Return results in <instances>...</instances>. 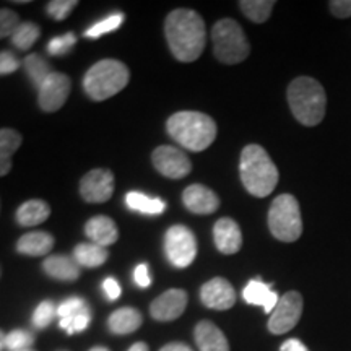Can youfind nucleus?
Returning a JSON list of instances; mask_svg holds the SVG:
<instances>
[{"label":"nucleus","mask_w":351,"mask_h":351,"mask_svg":"<svg viewBox=\"0 0 351 351\" xmlns=\"http://www.w3.org/2000/svg\"><path fill=\"white\" fill-rule=\"evenodd\" d=\"M166 41L179 62H195L207 43L205 21L199 13L187 8H178L165 21Z\"/></svg>","instance_id":"1"},{"label":"nucleus","mask_w":351,"mask_h":351,"mask_svg":"<svg viewBox=\"0 0 351 351\" xmlns=\"http://www.w3.org/2000/svg\"><path fill=\"white\" fill-rule=\"evenodd\" d=\"M169 137L191 152L207 150L217 138V124L212 117L197 111L176 112L166 122Z\"/></svg>","instance_id":"2"},{"label":"nucleus","mask_w":351,"mask_h":351,"mask_svg":"<svg viewBox=\"0 0 351 351\" xmlns=\"http://www.w3.org/2000/svg\"><path fill=\"white\" fill-rule=\"evenodd\" d=\"M239 174L251 195L267 197L278 184V169L261 145H247L241 153Z\"/></svg>","instance_id":"3"},{"label":"nucleus","mask_w":351,"mask_h":351,"mask_svg":"<svg viewBox=\"0 0 351 351\" xmlns=\"http://www.w3.org/2000/svg\"><path fill=\"white\" fill-rule=\"evenodd\" d=\"M288 104L302 125L314 127L326 117V90L315 78L298 77L288 86Z\"/></svg>","instance_id":"4"},{"label":"nucleus","mask_w":351,"mask_h":351,"mask_svg":"<svg viewBox=\"0 0 351 351\" xmlns=\"http://www.w3.org/2000/svg\"><path fill=\"white\" fill-rule=\"evenodd\" d=\"M130 72L125 64L116 59H103L85 73L83 90L88 98L104 101L124 90L129 83Z\"/></svg>","instance_id":"5"},{"label":"nucleus","mask_w":351,"mask_h":351,"mask_svg":"<svg viewBox=\"0 0 351 351\" xmlns=\"http://www.w3.org/2000/svg\"><path fill=\"white\" fill-rule=\"evenodd\" d=\"M213 54L221 64L234 65L247 59L251 46L243 28L231 19H223L212 29Z\"/></svg>","instance_id":"6"},{"label":"nucleus","mask_w":351,"mask_h":351,"mask_svg":"<svg viewBox=\"0 0 351 351\" xmlns=\"http://www.w3.org/2000/svg\"><path fill=\"white\" fill-rule=\"evenodd\" d=\"M270 232L282 243H295L302 234L301 208L296 197L282 194L271 202L269 210Z\"/></svg>","instance_id":"7"},{"label":"nucleus","mask_w":351,"mask_h":351,"mask_svg":"<svg viewBox=\"0 0 351 351\" xmlns=\"http://www.w3.org/2000/svg\"><path fill=\"white\" fill-rule=\"evenodd\" d=\"M165 251L176 269H186L197 256V239L194 232L184 225H174L166 231Z\"/></svg>","instance_id":"8"},{"label":"nucleus","mask_w":351,"mask_h":351,"mask_svg":"<svg viewBox=\"0 0 351 351\" xmlns=\"http://www.w3.org/2000/svg\"><path fill=\"white\" fill-rule=\"evenodd\" d=\"M302 307L304 301L298 291H288L280 298L278 304L270 315L269 330L274 335H283L289 330H293L300 322L302 315Z\"/></svg>","instance_id":"9"},{"label":"nucleus","mask_w":351,"mask_h":351,"mask_svg":"<svg viewBox=\"0 0 351 351\" xmlns=\"http://www.w3.org/2000/svg\"><path fill=\"white\" fill-rule=\"evenodd\" d=\"M152 160L158 173L169 179H182L192 171V163L186 153L171 145L158 147L153 152Z\"/></svg>","instance_id":"10"},{"label":"nucleus","mask_w":351,"mask_h":351,"mask_svg":"<svg viewBox=\"0 0 351 351\" xmlns=\"http://www.w3.org/2000/svg\"><path fill=\"white\" fill-rule=\"evenodd\" d=\"M70 95V78L64 73L52 72L38 88V103L44 112L59 111Z\"/></svg>","instance_id":"11"},{"label":"nucleus","mask_w":351,"mask_h":351,"mask_svg":"<svg viewBox=\"0 0 351 351\" xmlns=\"http://www.w3.org/2000/svg\"><path fill=\"white\" fill-rule=\"evenodd\" d=\"M80 194L90 204H104L114 194V174L109 169H93L80 181Z\"/></svg>","instance_id":"12"},{"label":"nucleus","mask_w":351,"mask_h":351,"mask_svg":"<svg viewBox=\"0 0 351 351\" xmlns=\"http://www.w3.org/2000/svg\"><path fill=\"white\" fill-rule=\"evenodd\" d=\"M200 300L208 309L228 311L234 306L236 291L228 280L217 276L200 288Z\"/></svg>","instance_id":"13"},{"label":"nucleus","mask_w":351,"mask_h":351,"mask_svg":"<svg viewBox=\"0 0 351 351\" xmlns=\"http://www.w3.org/2000/svg\"><path fill=\"white\" fill-rule=\"evenodd\" d=\"M187 306V293L184 289H168L150 304V314L160 322H169L181 317Z\"/></svg>","instance_id":"14"},{"label":"nucleus","mask_w":351,"mask_h":351,"mask_svg":"<svg viewBox=\"0 0 351 351\" xmlns=\"http://www.w3.org/2000/svg\"><path fill=\"white\" fill-rule=\"evenodd\" d=\"M215 245L221 254L232 256L243 247V232L234 219L221 218L213 226Z\"/></svg>","instance_id":"15"},{"label":"nucleus","mask_w":351,"mask_h":351,"mask_svg":"<svg viewBox=\"0 0 351 351\" xmlns=\"http://www.w3.org/2000/svg\"><path fill=\"white\" fill-rule=\"evenodd\" d=\"M182 202L189 212L195 215H210L217 212L219 207V199L212 189L202 186V184H192L182 194Z\"/></svg>","instance_id":"16"},{"label":"nucleus","mask_w":351,"mask_h":351,"mask_svg":"<svg viewBox=\"0 0 351 351\" xmlns=\"http://www.w3.org/2000/svg\"><path fill=\"white\" fill-rule=\"evenodd\" d=\"M194 337L200 351H230L225 333L210 320H202L197 324Z\"/></svg>","instance_id":"17"},{"label":"nucleus","mask_w":351,"mask_h":351,"mask_svg":"<svg viewBox=\"0 0 351 351\" xmlns=\"http://www.w3.org/2000/svg\"><path fill=\"white\" fill-rule=\"evenodd\" d=\"M85 234L93 241L95 244L103 245H112L119 238V231H117V225L114 223V219L104 215H98V217L88 219L85 225Z\"/></svg>","instance_id":"18"},{"label":"nucleus","mask_w":351,"mask_h":351,"mask_svg":"<svg viewBox=\"0 0 351 351\" xmlns=\"http://www.w3.org/2000/svg\"><path fill=\"white\" fill-rule=\"evenodd\" d=\"M243 298L247 304L262 306L267 314L274 313L276 304H278L280 301L278 295L271 289V285L258 282V280H251V282L245 285Z\"/></svg>","instance_id":"19"},{"label":"nucleus","mask_w":351,"mask_h":351,"mask_svg":"<svg viewBox=\"0 0 351 351\" xmlns=\"http://www.w3.org/2000/svg\"><path fill=\"white\" fill-rule=\"evenodd\" d=\"M43 269L51 278L60 282H75L80 276V265L73 257L49 256L43 263Z\"/></svg>","instance_id":"20"},{"label":"nucleus","mask_w":351,"mask_h":351,"mask_svg":"<svg viewBox=\"0 0 351 351\" xmlns=\"http://www.w3.org/2000/svg\"><path fill=\"white\" fill-rule=\"evenodd\" d=\"M52 247H54V238L49 232L44 231L28 232V234L21 236L16 243V251L29 257L46 256L52 251Z\"/></svg>","instance_id":"21"},{"label":"nucleus","mask_w":351,"mask_h":351,"mask_svg":"<svg viewBox=\"0 0 351 351\" xmlns=\"http://www.w3.org/2000/svg\"><path fill=\"white\" fill-rule=\"evenodd\" d=\"M143 322L142 314L134 307H121V309L114 311L108 319L109 330L116 335H127V333L135 332L140 328Z\"/></svg>","instance_id":"22"},{"label":"nucleus","mask_w":351,"mask_h":351,"mask_svg":"<svg viewBox=\"0 0 351 351\" xmlns=\"http://www.w3.org/2000/svg\"><path fill=\"white\" fill-rule=\"evenodd\" d=\"M51 215V207L44 200H26L16 210V221L21 226H36L46 221Z\"/></svg>","instance_id":"23"},{"label":"nucleus","mask_w":351,"mask_h":351,"mask_svg":"<svg viewBox=\"0 0 351 351\" xmlns=\"http://www.w3.org/2000/svg\"><path fill=\"white\" fill-rule=\"evenodd\" d=\"M23 137L16 130L3 127L0 130V174L7 176L12 168V155L20 148Z\"/></svg>","instance_id":"24"},{"label":"nucleus","mask_w":351,"mask_h":351,"mask_svg":"<svg viewBox=\"0 0 351 351\" xmlns=\"http://www.w3.org/2000/svg\"><path fill=\"white\" fill-rule=\"evenodd\" d=\"M108 257L109 254L106 247L95 243L78 244L75 251H73V258H75L78 265L86 267V269H96V267L103 265L108 261Z\"/></svg>","instance_id":"25"},{"label":"nucleus","mask_w":351,"mask_h":351,"mask_svg":"<svg viewBox=\"0 0 351 351\" xmlns=\"http://www.w3.org/2000/svg\"><path fill=\"white\" fill-rule=\"evenodd\" d=\"M125 204L130 210L147 215H160L166 210V202L161 199H152V197L142 194V192H129L125 195Z\"/></svg>","instance_id":"26"},{"label":"nucleus","mask_w":351,"mask_h":351,"mask_svg":"<svg viewBox=\"0 0 351 351\" xmlns=\"http://www.w3.org/2000/svg\"><path fill=\"white\" fill-rule=\"evenodd\" d=\"M241 10L254 23H263L269 20L271 10H274V0H243L239 2Z\"/></svg>","instance_id":"27"},{"label":"nucleus","mask_w":351,"mask_h":351,"mask_svg":"<svg viewBox=\"0 0 351 351\" xmlns=\"http://www.w3.org/2000/svg\"><path fill=\"white\" fill-rule=\"evenodd\" d=\"M25 69H26V73H28L29 80L33 82V85L36 88L41 86L44 80H46V78L52 73L49 64H47L39 54L26 56Z\"/></svg>","instance_id":"28"},{"label":"nucleus","mask_w":351,"mask_h":351,"mask_svg":"<svg viewBox=\"0 0 351 351\" xmlns=\"http://www.w3.org/2000/svg\"><path fill=\"white\" fill-rule=\"evenodd\" d=\"M41 34V29H39L38 25L32 23V21H25L21 26L16 29V33L12 36L13 46L19 47L20 51H28L29 47L36 43V39Z\"/></svg>","instance_id":"29"},{"label":"nucleus","mask_w":351,"mask_h":351,"mask_svg":"<svg viewBox=\"0 0 351 351\" xmlns=\"http://www.w3.org/2000/svg\"><path fill=\"white\" fill-rule=\"evenodd\" d=\"M34 337L29 332L26 330H13L5 335L2 333V350L8 348L10 351H19L29 348L33 345Z\"/></svg>","instance_id":"30"},{"label":"nucleus","mask_w":351,"mask_h":351,"mask_svg":"<svg viewBox=\"0 0 351 351\" xmlns=\"http://www.w3.org/2000/svg\"><path fill=\"white\" fill-rule=\"evenodd\" d=\"M90 322H91V309L88 307V309L82 311V313L60 319L59 326L62 327L65 332L72 335V333H78V332L85 330V328L90 326Z\"/></svg>","instance_id":"31"},{"label":"nucleus","mask_w":351,"mask_h":351,"mask_svg":"<svg viewBox=\"0 0 351 351\" xmlns=\"http://www.w3.org/2000/svg\"><path fill=\"white\" fill-rule=\"evenodd\" d=\"M122 21H124V15H122V13H114V15H109L104 20H101L99 23L91 26V28L88 29L85 34L88 38L96 39V38L103 36V34L111 33V32H114V29L119 28V26L122 25Z\"/></svg>","instance_id":"32"},{"label":"nucleus","mask_w":351,"mask_h":351,"mask_svg":"<svg viewBox=\"0 0 351 351\" xmlns=\"http://www.w3.org/2000/svg\"><path fill=\"white\" fill-rule=\"evenodd\" d=\"M57 315V307L52 301H43L33 313V326L46 328Z\"/></svg>","instance_id":"33"},{"label":"nucleus","mask_w":351,"mask_h":351,"mask_svg":"<svg viewBox=\"0 0 351 351\" xmlns=\"http://www.w3.org/2000/svg\"><path fill=\"white\" fill-rule=\"evenodd\" d=\"M20 26V16L13 10H10V8H2V12H0V36H13Z\"/></svg>","instance_id":"34"},{"label":"nucleus","mask_w":351,"mask_h":351,"mask_svg":"<svg viewBox=\"0 0 351 351\" xmlns=\"http://www.w3.org/2000/svg\"><path fill=\"white\" fill-rule=\"evenodd\" d=\"M75 43H77L75 34L69 32V33L62 34V36H57L54 39H51V43L47 44V51H49V54H52V56L67 54Z\"/></svg>","instance_id":"35"},{"label":"nucleus","mask_w":351,"mask_h":351,"mask_svg":"<svg viewBox=\"0 0 351 351\" xmlns=\"http://www.w3.org/2000/svg\"><path fill=\"white\" fill-rule=\"evenodd\" d=\"M78 5L77 0H52V2L47 3V13L52 16V19L60 21L67 19V15Z\"/></svg>","instance_id":"36"},{"label":"nucleus","mask_w":351,"mask_h":351,"mask_svg":"<svg viewBox=\"0 0 351 351\" xmlns=\"http://www.w3.org/2000/svg\"><path fill=\"white\" fill-rule=\"evenodd\" d=\"M86 301L82 300V298L78 296H73V298H69V300H65L64 302H60L59 307H57V315H59V319H64V317H69V315H73V314H78L82 313V311L88 309Z\"/></svg>","instance_id":"37"},{"label":"nucleus","mask_w":351,"mask_h":351,"mask_svg":"<svg viewBox=\"0 0 351 351\" xmlns=\"http://www.w3.org/2000/svg\"><path fill=\"white\" fill-rule=\"evenodd\" d=\"M19 67L20 60L16 59L12 52L3 51L2 54H0V73H2V75H10L15 70H19Z\"/></svg>","instance_id":"38"},{"label":"nucleus","mask_w":351,"mask_h":351,"mask_svg":"<svg viewBox=\"0 0 351 351\" xmlns=\"http://www.w3.org/2000/svg\"><path fill=\"white\" fill-rule=\"evenodd\" d=\"M328 8L337 19H350L351 16V0H332L328 2Z\"/></svg>","instance_id":"39"},{"label":"nucleus","mask_w":351,"mask_h":351,"mask_svg":"<svg viewBox=\"0 0 351 351\" xmlns=\"http://www.w3.org/2000/svg\"><path fill=\"white\" fill-rule=\"evenodd\" d=\"M134 278H135V283H137L140 288L150 287L152 276H150V270H148L147 263H140V265H137V269L134 271Z\"/></svg>","instance_id":"40"},{"label":"nucleus","mask_w":351,"mask_h":351,"mask_svg":"<svg viewBox=\"0 0 351 351\" xmlns=\"http://www.w3.org/2000/svg\"><path fill=\"white\" fill-rule=\"evenodd\" d=\"M103 291H104V295L108 296V300L116 301L117 298L121 296V287H119V283H117V280L112 278V276H109V278L104 280Z\"/></svg>","instance_id":"41"},{"label":"nucleus","mask_w":351,"mask_h":351,"mask_svg":"<svg viewBox=\"0 0 351 351\" xmlns=\"http://www.w3.org/2000/svg\"><path fill=\"white\" fill-rule=\"evenodd\" d=\"M280 351H309V350L306 348V345L302 343V341L296 339H289L282 345Z\"/></svg>","instance_id":"42"},{"label":"nucleus","mask_w":351,"mask_h":351,"mask_svg":"<svg viewBox=\"0 0 351 351\" xmlns=\"http://www.w3.org/2000/svg\"><path fill=\"white\" fill-rule=\"evenodd\" d=\"M160 351H192V348L191 346H187L186 343H179V341H176V343L165 345Z\"/></svg>","instance_id":"43"},{"label":"nucleus","mask_w":351,"mask_h":351,"mask_svg":"<svg viewBox=\"0 0 351 351\" xmlns=\"http://www.w3.org/2000/svg\"><path fill=\"white\" fill-rule=\"evenodd\" d=\"M129 351H148V346H147V343H143V341H138V343L132 345Z\"/></svg>","instance_id":"44"},{"label":"nucleus","mask_w":351,"mask_h":351,"mask_svg":"<svg viewBox=\"0 0 351 351\" xmlns=\"http://www.w3.org/2000/svg\"><path fill=\"white\" fill-rule=\"evenodd\" d=\"M90 351H109L106 346H95V348H91Z\"/></svg>","instance_id":"45"},{"label":"nucleus","mask_w":351,"mask_h":351,"mask_svg":"<svg viewBox=\"0 0 351 351\" xmlns=\"http://www.w3.org/2000/svg\"><path fill=\"white\" fill-rule=\"evenodd\" d=\"M19 351H34V350H32V348H25V350H19Z\"/></svg>","instance_id":"46"}]
</instances>
